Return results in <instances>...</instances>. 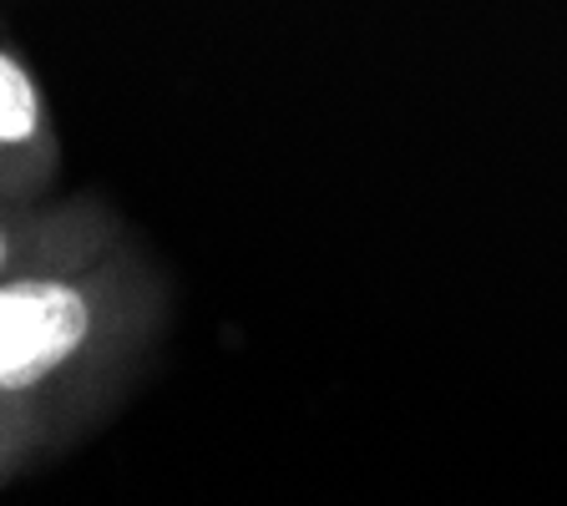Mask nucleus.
I'll list each match as a JSON object with an SVG mask.
<instances>
[{
	"label": "nucleus",
	"instance_id": "nucleus-1",
	"mask_svg": "<svg viewBox=\"0 0 567 506\" xmlns=\"http://www.w3.org/2000/svg\"><path fill=\"white\" fill-rule=\"evenodd\" d=\"M96 334V299L66 273L0 279V395H31L56 380Z\"/></svg>",
	"mask_w": 567,
	"mask_h": 506
},
{
	"label": "nucleus",
	"instance_id": "nucleus-3",
	"mask_svg": "<svg viewBox=\"0 0 567 506\" xmlns=\"http://www.w3.org/2000/svg\"><path fill=\"white\" fill-rule=\"evenodd\" d=\"M21 244L25 234L11 224V218H0V279H11L16 273V259H21Z\"/></svg>",
	"mask_w": 567,
	"mask_h": 506
},
{
	"label": "nucleus",
	"instance_id": "nucleus-2",
	"mask_svg": "<svg viewBox=\"0 0 567 506\" xmlns=\"http://www.w3.org/2000/svg\"><path fill=\"white\" fill-rule=\"evenodd\" d=\"M56 173L47 96L21 56L0 47V198H31Z\"/></svg>",
	"mask_w": 567,
	"mask_h": 506
}]
</instances>
